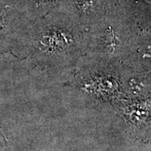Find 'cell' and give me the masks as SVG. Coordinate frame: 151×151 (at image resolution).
<instances>
[{
  "label": "cell",
  "mask_w": 151,
  "mask_h": 151,
  "mask_svg": "<svg viewBox=\"0 0 151 151\" xmlns=\"http://www.w3.org/2000/svg\"><path fill=\"white\" fill-rule=\"evenodd\" d=\"M141 29L116 4L87 29L85 56L105 64L126 62Z\"/></svg>",
  "instance_id": "7a4b0ae2"
},
{
  "label": "cell",
  "mask_w": 151,
  "mask_h": 151,
  "mask_svg": "<svg viewBox=\"0 0 151 151\" xmlns=\"http://www.w3.org/2000/svg\"><path fill=\"white\" fill-rule=\"evenodd\" d=\"M116 4V0H70L63 9L77 23L88 29Z\"/></svg>",
  "instance_id": "3957f363"
},
{
  "label": "cell",
  "mask_w": 151,
  "mask_h": 151,
  "mask_svg": "<svg viewBox=\"0 0 151 151\" xmlns=\"http://www.w3.org/2000/svg\"><path fill=\"white\" fill-rule=\"evenodd\" d=\"M6 28V22L5 14L3 11L0 9V35H1Z\"/></svg>",
  "instance_id": "277c9868"
},
{
  "label": "cell",
  "mask_w": 151,
  "mask_h": 151,
  "mask_svg": "<svg viewBox=\"0 0 151 151\" xmlns=\"http://www.w3.org/2000/svg\"><path fill=\"white\" fill-rule=\"evenodd\" d=\"M35 22L33 48L41 65L76 66L85 56L87 29L65 10L53 11Z\"/></svg>",
  "instance_id": "6da1fadb"
}]
</instances>
